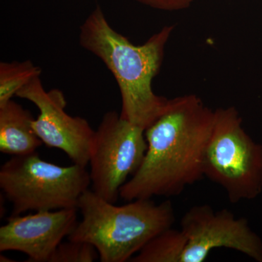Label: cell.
<instances>
[{
  "label": "cell",
  "instance_id": "obj_4",
  "mask_svg": "<svg viewBox=\"0 0 262 262\" xmlns=\"http://www.w3.org/2000/svg\"><path fill=\"white\" fill-rule=\"evenodd\" d=\"M91 183L86 167L48 163L37 151L13 156L0 169V188L13 206L12 215L77 208Z\"/></svg>",
  "mask_w": 262,
  "mask_h": 262
},
{
  "label": "cell",
  "instance_id": "obj_6",
  "mask_svg": "<svg viewBox=\"0 0 262 262\" xmlns=\"http://www.w3.org/2000/svg\"><path fill=\"white\" fill-rule=\"evenodd\" d=\"M144 133L117 112L103 115L91 146L89 173L93 191L106 201L116 203L127 178L141 166L148 146Z\"/></svg>",
  "mask_w": 262,
  "mask_h": 262
},
{
  "label": "cell",
  "instance_id": "obj_8",
  "mask_svg": "<svg viewBox=\"0 0 262 262\" xmlns=\"http://www.w3.org/2000/svg\"><path fill=\"white\" fill-rule=\"evenodd\" d=\"M16 96L28 100L39 110L33 127L43 144L61 150L74 164L87 166L96 131L85 119L66 113L67 101L61 91H46L37 76L19 90Z\"/></svg>",
  "mask_w": 262,
  "mask_h": 262
},
{
  "label": "cell",
  "instance_id": "obj_10",
  "mask_svg": "<svg viewBox=\"0 0 262 262\" xmlns=\"http://www.w3.org/2000/svg\"><path fill=\"white\" fill-rule=\"evenodd\" d=\"M29 110L10 100L0 106V151L12 156L35 152L43 144L33 127Z\"/></svg>",
  "mask_w": 262,
  "mask_h": 262
},
{
  "label": "cell",
  "instance_id": "obj_14",
  "mask_svg": "<svg viewBox=\"0 0 262 262\" xmlns=\"http://www.w3.org/2000/svg\"><path fill=\"white\" fill-rule=\"evenodd\" d=\"M154 8L161 9H174L189 4L192 0H139Z\"/></svg>",
  "mask_w": 262,
  "mask_h": 262
},
{
  "label": "cell",
  "instance_id": "obj_9",
  "mask_svg": "<svg viewBox=\"0 0 262 262\" xmlns=\"http://www.w3.org/2000/svg\"><path fill=\"white\" fill-rule=\"evenodd\" d=\"M78 208L11 215L0 227V251H16L29 262H48L58 246L77 225Z\"/></svg>",
  "mask_w": 262,
  "mask_h": 262
},
{
  "label": "cell",
  "instance_id": "obj_7",
  "mask_svg": "<svg viewBox=\"0 0 262 262\" xmlns=\"http://www.w3.org/2000/svg\"><path fill=\"white\" fill-rule=\"evenodd\" d=\"M186 246L182 262H203L212 250L226 248L262 262V241L245 218L227 209L215 211L209 205H198L181 220Z\"/></svg>",
  "mask_w": 262,
  "mask_h": 262
},
{
  "label": "cell",
  "instance_id": "obj_11",
  "mask_svg": "<svg viewBox=\"0 0 262 262\" xmlns=\"http://www.w3.org/2000/svg\"><path fill=\"white\" fill-rule=\"evenodd\" d=\"M182 229L172 227L160 232L141 248L132 262H182L186 246Z\"/></svg>",
  "mask_w": 262,
  "mask_h": 262
},
{
  "label": "cell",
  "instance_id": "obj_5",
  "mask_svg": "<svg viewBox=\"0 0 262 262\" xmlns=\"http://www.w3.org/2000/svg\"><path fill=\"white\" fill-rule=\"evenodd\" d=\"M204 175L225 189L232 203L253 199L261 192L262 146L246 134L233 107L214 112Z\"/></svg>",
  "mask_w": 262,
  "mask_h": 262
},
{
  "label": "cell",
  "instance_id": "obj_12",
  "mask_svg": "<svg viewBox=\"0 0 262 262\" xmlns=\"http://www.w3.org/2000/svg\"><path fill=\"white\" fill-rule=\"evenodd\" d=\"M41 69L31 61L1 62L0 63V106L16 96L19 90L41 75Z\"/></svg>",
  "mask_w": 262,
  "mask_h": 262
},
{
  "label": "cell",
  "instance_id": "obj_2",
  "mask_svg": "<svg viewBox=\"0 0 262 262\" xmlns=\"http://www.w3.org/2000/svg\"><path fill=\"white\" fill-rule=\"evenodd\" d=\"M170 31L165 27L142 46H135L112 27L98 6L80 27L81 46L104 63L118 84L120 115L145 130L168 106L169 100L157 96L151 82Z\"/></svg>",
  "mask_w": 262,
  "mask_h": 262
},
{
  "label": "cell",
  "instance_id": "obj_13",
  "mask_svg": "<svg viewBox=\"0 0 262 262\" xmlns=\"http://www.w3.org/2000/svg\"><path fill=\"white\" fill-rule=\"evenodd\" d=\"M98 255L97 250L88 243L69 241L61 243L48 262H92Z\"/></svg>",
  "mask_w": 262,
  "mask_h": 262
},
{
  "label": "cell",
  "instance_id": "obj_1",
  "mask_svg": "<svg viewBox=\"0 0 262 262\" xmlns=\"http://www.w3.org/2000/svg\"><path fill=\"white\" fill-rule=\"evenodd\" d=\"M214 112L194 96L169 100L165 112L145 130L147 150L141 166L122 186L127 202L180 195L205 177V153Z\"/></svg>",
  "mask_w": 262,
  "mask_h": 262
},
{
  "label": "cell",
  "instance_id": "obj_3",
  "mask_svg": "<svg viewBox=\"0 0 262 262\" xmlns=\"http://www.w3.org/2000/svg\"><path fill=\"white\" fill-rule=\"evenodd\" d=\"M77 208L82 220L67 237L94 246L101 262L130 261L175 222L170 201L156 204L151 199H137L117 206L89 189L80 196Z\"/></svg>",
  "mask_w": 262,
  "mask_h": 262
},
{
  "label": "cell",
  "instance_id": "obj_15",
  "mask_svg": "<svg viewBox=\"0 0 262 262\" xmlns=\"http://www.w3.org/2000/svg\"><path fill=\"white\" fill-rule=\"evenodd\" d=\"M0 261L1 262H10V261H14V260H10L9 257H6V256H4V255L1 254L0 255Z\"/></svg>",
  "mask_w": 262,
  "mask_h": 262
}]
</instances>
